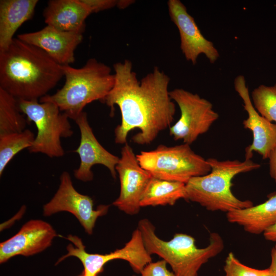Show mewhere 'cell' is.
<instances>
[{
    "label": "cell",
    "instance_id": "24",
    "mask_svg": "<svg viewBox=\"0 0 276 276\" xmlns=\"http://www.w3.org/2000/svg\"><path fill=\"white\" fill-rule=\"evenodd\" d=\"M264 270L243 264L233 252L228 254L224 265V276H261Z\"/></svg>",
    "mask_w": 276,
    "mask_h": 276
},
{
    "label": "cell",
    "instance_id": "20",
    "mask_svg": "<svg viewBox=\"0 0 276 276\" xmlns=\"http://www.w3.org/2000/svg\"><path fill=\"white\" fill-rule=\"evenodd\" d=\"M186 199V183L152 177L141 200V207L173 205Z\"/></svg>",
    "mask_w": 276,
    "mask_h": 276
},
{
    "label": "cell",
    "instance_id": "23",
    "mask_svg": "<svg viewBox=\"0 0 276 276\" xmlns=\"http://www.w3.org/2000/svg\"><path fill=\"white\" fill-rule=\"evenodd\" d=\"M250 98L259 114L276 124V84L270 86L259 85L252 91Z\"/></svg>",
    "mask_w": 276,
    "mask_h": 276
},
{
    "label": "cell",
    "instance_id": "2",
    "mask_svg": "<svg viewBox=\"0 0 276 276\" xmlns=\"http://www.w3.org/2000/svg\"><path fill=\"white\" fill-rule=\"evenodd\" d=\"M63 76L44 51L17 38L0 51V88L17 100H39Z\"/></svg>",
    "mask_w": 276,
    "mask_h": 276
},
{
    "label": "cell",
    "instance_id": "11",
    "mask_svg": "<svg viewBox=\"0 0 276 276\" xmlns=\"http://www.w3.org/2000/svg\"><path fill=\"white\" fill-rule=\"evenodd\" d=\"M120 183L119 197L113 205L128 215L139 213L144 193L152 176L140 165L132 148L127 143L116 167Z\"/></svg>",
    "mask_w": 276,
    "mask_h": 276
},
{
    "label": "cell",
    "instance_id": "6",
    "mask_svg": "<svg viewBox=\"0 0 276 276\" xmlns=\"http://www.w3.org/2000/svg\"><path fill=\"white\" fill-rule=\"evenodd\" d=\"M140 166L154 178L186 183L191 178L206 175L211 167L195 153L190 145H160L155 149L136 155Z\"/></svg>",
    "mask_w": 276,
    "mask_h": 276
},
{
    "label": "cell",
    "instance_id": "18",
    "mask_svg": "<svg viewBox=\"0 0 276 276\" xmlns=\"http://www.w3.org/2000/svg\"><path fill=\"white\" fill-rule=\"evenodd\" d=\"M267 197L265 202L257 205L226 213L227 221L242 226L248 233H264L276 223V192Z\"/></svg>",
    "mask_w": 276,
    "mask_h": 276
},
{
    "label": "cell",
    "instance_id": "9",
    "mask_svg": "<svg viewBox=\"0 0 276 276\" xmlns=\"http://www.w3.org/2000/svg\"><path fill=\"white\" fill-rule=\"evenodd\" d=\"M169 94L180 110L179 119L169 129L170 135L175 140L191 144L199 135L206 132L219 118L213 104L197 94L175 88L170 91Z\"/></svg>",
    "mask_w": 276,
    "mask_h": 276
},
{
    "label": "cell",
    "instance_id": "27",
    "mask_svg": "<svg viewBox=\"0 0 276 276\" xmlns=\"http://www.w3.org/2000/svg\"><path fill=\"white\" fill-rule=\"evenodd\" d=\"M268 158L269 162V174L276 184V146L270 152Z\"/></svg>",
    "mask_w": 276,
    "mask_h": 276
},
{
    "label": "cell",
    "instance_id": "29",
    "mask_svg": "<svg viewBox=\"0 0 276 276\" xmlns=\"http://www.w3.org/2000/svg\"><path fill=\"white\" fill-rule=\"evenodd\" d=\"M268 268L273 274L276 276V244L271 250V263Z\"/></svg>",
    "mask_w": 276,
    "mask_h": 276
},
{
    "label": "cell",
    "instance_id": "25",
    "mask_svg": "<svg viewBox=\"0 0 276 276\" xmlns=\"http://www.w3.org/2000/svg\"><path fill=\"white\" fill-rule=\"evenodd\" d=\"M167 265L164 260L152 261L144 267L139 275L132 276H176L172 270L168 269Z\"/></svg>",
    "mask_w": 276,
    "mask_h": 276
},
{
    "label": "cell",
    "instance_id": "14",
    "mask_svg": "<svg viewBox=\"0 0 276 276\" xmlns=\"http://www.w3.org/2000/svg\"><path fill=\"white\" fill-rule=\"evenodd\" d=\"M234 88L243 100L244 108L248 114L243 121L244 128L250 130L253 135L252 143L245 149V159H251L254 152L258 153L263 159H267L276 146V124L262 117L255 109L243 75L236 77Z\"/></svg>",
    "mask_w": 276,
    "mask_h": 276
},
{
    "label": "cell",
    "instance_id": "13",
    "mask_svg": "<svg viewBox=\"0 0 276 276\" xmlns=\"http://www.w3.org/2000/svg\"><path fill=\"white\" fill-rule=\"evenodd\" d=\"M74 121L80 133L79 145L74 150L80 157L79 166L74 171L75 177L84 182L91 181L94 178L91 168L100 164L106 167L115 179L116 167L120 157L108 151L97 140L89 124L86 112L83 111Z\"/></svg>",
    "mask_w": 276,
    "mask_h": 276
},
{
    "label": "cell",
    "instance_id": "22",
    "mask_svg": "<svg viewBox=\"0 0 276 276\" xmlns=\"http://www.w3.org/2000/svg\"><path fill=\"white\" fill-rule=\"evenodd\" d=\"M35 137L34 133L29 129L0 135V176L14 156L32 146Z\"/></svg>",
    "mask_w": 276,
    "mask_h": 276
},
{
    "label": "cell",
    "instance_id": "8",
    "mask_svg": "<svg viewBox=\"0 0 276 276\" xmlns=\"http://www.w3.org/2000/svg\"><path fill=\"white\" fill-rule=\"evenodd\" d=\"M66 239L72 244L67 246V254L59 258L57 264L68 257H76L83 266V271L79 276H98L107 263L117 259L127 261L132 269L139 274L147 264L152 261L151 255L145 248L141 233L138 228L133 232L131 239L123 247L109 254L87 252L81 239L77 236L69 235Z\"/></svg>",
    "mask_w": 276,
    "mask_h": 276
},
{
    "label": "cell",
    "instance_id": "3",
    "mask_svg": "<svg viewBox=\"0 0 276 276\" xmlns=\"http://www.w3.org/2000/svg\"><path fill=\"white\" fill-rule=\"evenodd\" d=\"M62 68L65 78L64 85L39 101L55 104L74 121L87 104L97 100L102 102L114 84L115 75L110 67L95 58L89 59L80 68L64 65Z\"/></svg>",
    "mask_w": 276,
    "mask_h": 276
},
{
    "label": "cell",
    "instance_id": "1",
    "mask_svg": "<svg viewBox=\"0 0 276 276\" xmlns=\"http://www.w3.org/2000/svg\"><path fill=\"white\" fill-rule=\"evenodd\" d=\"M114 85L102 101L114 112L117 105L121 114V123L114 130L115 142L126 144L132 130H140L132 137V142L149 144L162 131L170 127L175 114V105L170 96V79L158 67L140 80L127 59L113 64Z\"/></svg>",
    "mask_w": 276,
    "mask_h": 276
},
{
    "label": "cell",
    "instance_id": "7",
    "mask_svg": "<svg viewBox=\"0 0 276 276\" xmlns=\"http://www.w3.org/2000/svg\"><path fill=\"white\" fill-rule=\"evenodd\" d=\"M17 103L28 122H33L37 129L29 152L41 153L50 158L63 156L65 152L61 139L70 137L74 133L67 115L51 102L20 99Z\"/></svg>",
    "mask_w": 276,
    "mask_h": 276
},
{
    "label": "cell",
    "instance_id": "21",
    "mask_svg": "<svg viewBox=\"0 0 276 276\" xmlns=\"http://www.w3.org/2000/svg\"><path fill=\"white\" fill-rule=\"evenodd\" d=\"M27 123L17 99L0 88V135L23 131Z\"/></svg>",
    "mask_w": 276,
    "mask_h": 276
},
{
    "label": "cell",
    "instance_id": "4",
    "mask_svg": "<svg viewBox=\"0 0 276 276\" xmlns=\"http://www.w3.org/2000/svg\"><path fill=\"white\" fill-rule=\"evenodd\" d=\"M211 172L204 175L191 178L186 183V199L196 202L210 211L229 212L252 205L249 200H242L232 193V180L237 175L260 167L251 159L219 160L206 159Z\"/></svg>",
    "mask_w": 276,
    "mask_h": 276
},
{
    "label": "cell",
    "instance_id": "5",
    "mask_svg": "<svg viewBox=\"0 0 276 276\" xmlns=\"http://www.w3.org/2000/svg\"><path fill=\"white\" fill-rule=\"evenodd\" d=\"M137 228L147 252L165 261L176 276H198L201 266L219 254L224 247L223 240L217 233H211L209 244L199 248L195 239L186 234L176 233L169 241L161 239L156 234L154 225L146 218L139 221Z\"/></svg>",
    "mask_w": 276,
    "mask_h": 276
},
{
    "label": "cell",
    "instance_id": "15",
    "mask_svg": "<svg viewBox=\"0 0 276 276\" xmlns=\"http://www.w3.org/2000/svg\"><path fill=\"white\" fill-rule=\"evenodd\" d=\"M57 233L49 223L42 220H30L13 236L0 243V263L21 255L29 257L39 253L49 247Z\"/></svg>",
    "mask_w": 276,
    "mask_h": 276
},
{
    "label": "cell",
    "instance_id": "17",
    "mask_svg": "<svg viewBox=\"0 0 276 276\" xmlns=\"http://www.w3.org/2000/svg\"><path fill=\"white\" fill-rule=\"evenodd\" d=\"M91 13L82 0H50L43 11L47 25L67 32L83 33Z\"/></svg>",
    "mask_w": 276,
    "mask_h": 276
},
{
    "label": "cell",
    "instance_id": "16",
    "mask_svg": "<svg viewBox=\"0 0 276 276\" xmlns=\"http://www.w3.org/2000/svg\"><path fill=\"white\" fill-rule=\"evenodd\" d=\"M19 39L44 51L61 66L74 62V52L83 39V33L67 32L47 25L40 30L20 34Z\"/></svg>",
    "mask_w": 276,
    "mask_h": 276
},
{
    "label": "cell",
    "instance_id": "30",
    "mask_svg": "<svg viewBox=\"0 0 276 276\" xmlns=\"http://www.w3.org/2000/svg\"><path fill=\"white\" fill-rule=\"evenodd\" d=\"M261 276H274L273 273L269 270V268L265 269L264 272Z\"/></svg>",
    "mask_w": 276,
    "mask_h": 276
},
{
    "label": "cell",
    "instance_id": "28",
    "mask_svg": "<svg viewBox=\"0 0 276 276\" xmlns=\"http://www.w3.org/2000/svg\"><path fill=\"white\" fill-rule=\"evenodd\" d=\"M263 235L266 240L276 242V223L265 231Z\"/></svg>",
    "mask_w": 276,
    "mask_h": 276
},
{
    "label": "cell",
    "instance_id": "19",
    "mask_svg": "<svg viewBox=\"0 0 276 276\" xmlns=\"http://www.w3.org/2000/svg\"><path fill=\"white\" fill-rule=\"evenodd\" d=\"M38 0L0 1V51L8 48L17 29L34 15Z\"/></svg>",
    "mask_w": 276,
    "mask_h": 276
},
{
    "label": "cell",
    "instance_id": "12",
    "mask_svg": "<svg viewBox=\"0 0 276 276\" xmlns=\"http://www.w3.org/2000/svg\"><path fill=\"white\" fill-rule=\"evenodd\" d=\"M167 4L171 20L178 29L180 49L186 60L195 64L198 56L204 54L211 63H214L219 57V52L201 33L186 6L179 0H169Z\"/></svg>",
    "mask_w": 276,
    "mask_h": 276
},
{
    "label": "cell",
    "instance_id": "10",
    "mask_svg": "<svg viewBox=\"0 0 276 276\" xmlns=\"http://www.w3.org/2000/svg\"><path fill=\"white\" fill-rule=\"evenodd\" d=\"M109 208V205L102 204L95 210L92 198L79 193L73 186L70 173L63 171L56 193L43 206V215L49 217L58 212H69L77 219L85 232L91 235L97 219L106 215Z\"/></svg>",
    "mask_w": 276,
    "mask_h": 276
},
{
    "label": "cell",
    "instance_id": "26",
    "mask_svg": "<svg viewBox=\"0 0 276 276\" xmlns=\"http://www.w3.org/2000/svg\"><path fill=\"white\" fill-rule=\"evenodd\" d=\"M92 13L110 9L118 6L119 1L116 0H82Z\"/></svg>",
    "mask_w": 276,
    "mask_h": 276
}]
</instances>
